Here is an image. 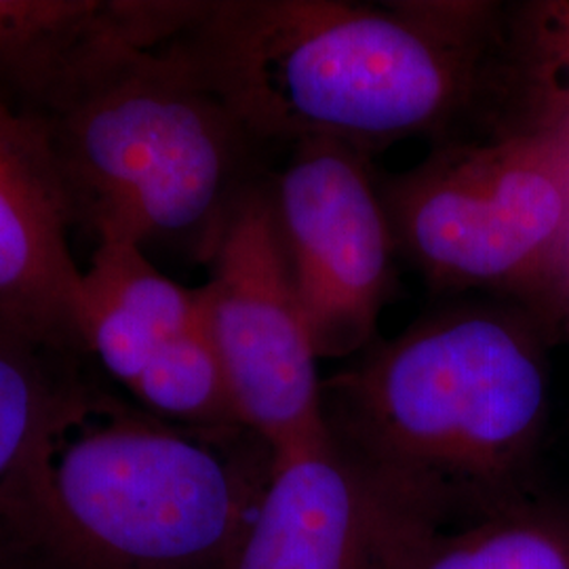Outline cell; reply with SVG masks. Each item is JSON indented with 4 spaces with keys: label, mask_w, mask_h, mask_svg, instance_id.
<instances>
[{
    "label": "cell",
    "mask_w": 569,
    "mask_h": 569,
    "mask_svg": "<svg viewBox=\"0 0 569 569\" xmlns=\"http://www.w3.org/2000/svg\"><path fill=\"white\" fill-rule=\"evenodd\" d=\"M505 4L201 0L171 41L260 143H390L488 119Z\"/></svg>",
    "instance_id": "6da1fadb"
},
{
    "label": "cell",
    "mask_w": 569,
    "mask_h": 569,
    "mask_svg": "<svg viewBox=\"0 0 569 569\" xmlns=\"http://www.w3.org/2000/svg\"><path fill=\"white\" fill-rule=\"evenodd\" d=\"M321 392L333 441L439 528L451 510L517 505L549 376L526 315L460 306L371 348Z\"/></svg>",
    "instance_id": "7a4b0ae2"
},
{
    "label": "cell",
    "mask_w": 569,
    "mask_h": 569,
    "mask_svg": "<svg viewBox=\"0 0 569 569\" xmlns=\"http://www.w3.org/2000/svg\"><path fill=\"white\" fill-rule=\"evenodd\" d=\"M270 467L251 475L209 439L96 378L49 435L32 528L44 569H228Z\"/></svg>",
    "instance_id": "3957f363"
},
{
    "label": "cell",
    "mask_w": 569,
    "mask_h": 569,
    "mask_svg": "<svg viewBox=\"0 0 569 569\" xmlns=\"http://www.w3.org/2000/svg\"><path fill=\"white\" fill-rule=\"evenodd\" d=\"M34 122L72 226L96 243L182 244L209 264L234 209L264 182L262 146L171 41Z\"/></svg>",
    "instance_id": "277c9868"
},
{
    "label": "cell",
    "mask_w": 569,
    "mask_h": 569,
    "mask_svg": "<svg viewBox=\"0 0 569 569\" xmlns=\"http://www.w3.org/2000/svg\"><path fill=\"white\" fill-rule=\"evenodd\" d=\"M395 247L430 283L486 287L559 308L569 228V138L448 140L380 188Z\"/></svg>",
    "instance_id": "5b68a950"
},
{
    "label": "cell",
    "mask_w": 569,
    "mask_h": 569,
    "mask_svg": "<svg viewBox=\"0 0 569 569\" xmlns=\"http://www.w3.org/2000/svg\"><path fill=\"white\" fill-rule=\"evenodd\" d=\"M201 319L241 427L270 453L323 443V382L291 281L270 182L253 186L209 260Z\"/></svg>",
    "instance_id": "8992f818"
},
{
    "label": "cell",
    "mask_w": 569,
    "mask_h": 569,
    "mask_svg": "<svg viewBox=\"0 0 569 569\" xmlns=\"http://www.w3.org/2000/svg\"><path fill=\"white\" fill-rule=\"evenodd\" d=\"M366 161L338 143H298L270 182L284 258L319 359L371 345L390 293L397 247Z\"/></svg>",
    "instance_id": "52a82bcc"
},
{
    "label": "cell",
    "mask_w": 569,
    "mask_h": 569,
    "mask_svg": "<svg viewBox=\"0 0 569 569\" xmlns=\"http://www.w3.org/2000/svg\"><path fill=\"white\" fill-rule=\"evenodd\" d=\"M437 526L333 437L270 453L228 569H406Z\"/></svg>",
    "instance_id": "ba28073f"
},
{
    "label": "cell",
    "mask_w": 569,
    "mask_h": 569,
    "mask_svg": "<svg viewBox=\"0 0 569 569\" xmlns=\"http://www.w3.org/2000/svg\"><path fill=\"white\" fill-rule=\"evenodd\" d=\"M197 9L188 0H0V102L47 121L173 41Z\"/></svg>",
    "instance_id": "9c48e42d"
},
{
    "label": "cell",
    "mask_w": 569,
    "mask_h": 569,
    "mask_svg": "<svg viewBox=\"0 0 569 569\" xmlns=\"http://www.w3.org/2000/svg\"><path fill=\"white\" fill-rule=\"evenodd\" d=\"M72 228L39 122L0 102V315L87 355Z\"/></svg>",
    "instance_id": "30bf717a"
},
{
    "label": "cell",
    "mask_w": 569,
    "mask_h": 569,
    "mask_svg": "<svg viewBox=\"0 0 569 569\" xmlns=\"http://www.w3.org/2000/svg\"><path fill=\"white\" fill-rule=\"evenodd\" d=\"M199 289L159 272L142 247L96 243L82 268L79 327L89 361L127 395L164 346L201 326Z\"/></svg>",
    "instance_id": "8fae6325"
},
{
    "label": "cell",
    "mask_w": 569,
    "mask_h": 569,
    "mask_svg": "<svg viewBox=\"0 0 569 569\" xmlns=\"http://www.w3.org/2000/svg\"><path fill=\"white\" fill-rule=\"evenodd\" d=\"M74 348L0 315V529L34 547V475L42 448L98 376Z\"/></svg>",
    "instance_id": "7c38bea8"
},
{
    "label": "cell",
    "mask_w": 569,
    "mask_h": 569,
    "mask_svg": "<svg viewBox=\"0 0 569 569\" xmlns=\"http://www.w3.org/2000/svg\"><path fill=\"white\" fill-rule=\"evenodd\" d=\"M488 121L569 138V0L505 7Z\"/></svg>",
    "instance_id": "4fadbf2b"
},
{
    "label": "cell",
    "mask_w": 569,
    "mask_h": 569,
    "mask_svg": "<svg viewBox=\"0 0 569 569\" xmlns=\"http://www.w3.org/2000/svg\"><path fill=\"white\" fill-rule=\"evenodd\" d=\"M406 569H569V517L517 502L462 531L437 529Z\"/></svg>",
    "instance_id": "5bb4252c"
},
{
    "label": "cell",
    "mask_w": 569,
    "mask_h": 569,
    "mask_svg": "<svg viewBox=\"0 0 569 569\" xmlns=\"http://www.w3.org/2000/svg\"><path fill=\"white\" fill-rule=\"evenodd\" d=\"M0 569H41L34 549L18 536L0 529Z\"/></svg>",
    "instance_id": "9a60e30c"
},
{
    "label": "cell",
    "mask_w": 569,
    "mask_h": 569,
    "mask_svg": "<svg viewBox=\"0 0 569 569\" xmlns=\"http://www.w3.org/2000/svg\"><path fill=\"white\" fill-rule=\"evenodd\" d=\"M559 300L561 305H569V228L566 249H563V264H561V284H559Z\"/></svg>",
    "instance_id": "2e32d148"
}]
</instances>
